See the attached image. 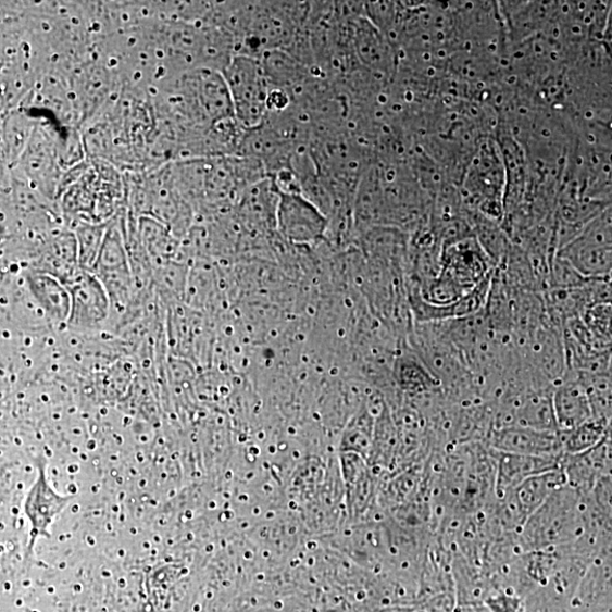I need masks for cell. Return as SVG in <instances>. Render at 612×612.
<instances>
[{
  "mask_svg": "<svg viewBox=\"0 0 612 612\" xmlns=\"http://www.w3.org/2000/svg\"><path fill=\"white\" fill-rule=\"evenodd\" d=\"M234 108V117L246 130L267 120L271 87L261 62L247 55H234L223 70Z\"/></svg>",
  "mask_w": 612,
  "mask_h": 612,
  "instance_id": "cell-1",
  "label": "cell"
},
{
  "mask_svg": "<svg viewBox=\"0 0 612 612\" xmlns=\"http://www.w3.org/2000/svg\"><path fill=\"white\" fill-rule=\"evenodd\" d=\"M576 490L569 486L557 490L523 525L524 548L542 551L570 542L576 536Z\"/></svg>",
  "mask_w": 612,
  "mask_h": 612,
  "instance_id": "cell-2",
  "label": "cell"
},
{
  "mask_svg": "<svg viewBox=\"0 0 612 612\" xmlns=\"http://www.w3.org/2000/svg\"><path fill=\"white\" fill-rule=\"evenodd\" d=\"M324 212L302 192H280L277 208V230L285 241L297 246H314L329 230Z\"/></svg>",
  "mask_w": 612,
  "mask_h": 612,
  "instance_id": "cell-3",
  "label": "cell"
},
{
  "mask_svg": "<svg viewBox=\"0 0 612 612\" xmlns=\"http://www.w3.org/2000/svg\"><path fill=\"white\" fill-rule=\"evenodd\" d=\"M566 486L567 477L563 467L527 478L501 498L503 524H508V527L524 525L557 490Z\"/></svg>",
  "mask_w": 612,
  "mask_h": 612,
  "instance_id": "cell-4",
  "label": "cell"
},
{
  "mask_svg": "<svg viewBox=\"0 0 612 612\" xmlns=\"http://www.w3.org/2000/svg\"><path fill=\"white\" fill-rule=\"evenodd\" d=\"M490 447L508 454L526 457L564 455L561 434L524 427L494 429L489 435Z\"/></svg>",
  "mask_w": 612,
  "mask_h": 612,
  "instance_id": "cell-5",
  "label": "cell"
},
{
  "mask_svg": "<svg viewBox=\"0 0 612 612\" xmlns=\"http://www.w3.org/2000/svg\"><path fill=\"white\" fill-rule=\"evenodd\" d=\"M496 451V450H495ZM496 494L499 499L513 491L527 478L562 467L564 455L526 457L496 451Z\"/></svg>",
  "mask_w": 612,
  "mask_h": 612,
  "instance_id": "cell-6",
  "label": "cell"
},
{
  "mask_svg": "<svg viewBox=\"0 0 612 612\" xmlns=\"http://www.w3.org/2000/svg\"><path fill=\"white\" fill-rule=\"evenodd\" d=\"M552 405L559 434L569 433L592 419L589 394L576 379H563L555 385Z\"/></svg>",
  "mask_w": 612,
  "mask_h": 612,
  "instance_id": "cell-7",
  "label": "cell"
},
{
  "mask_svg": "<svg viewBox=\"0 0 612 612\" xmlns=\"http://www.w3.org/2000/svg\"><path fill=\"white\" fill-rule=\"evenodd\" d=\"M93 277H84L82 282L74 284L73 307L79 323H98L105 315L108 301L105 291Z\"/></svg>",
  "mask_w": 612,
  "mask_h": 612,
  "instance_id": "cell-8",
  "label": "cell"
},
{
  "mask_svg": "<svg viewBox=\"0 0 612 612\" xmlns=\"http://www.w3.org/2000/svg\"><path fill=\"white\" fill-rule=\"evenodd\" d=\"M36 125L23 114L12 113L3 124V155L8 168H13L28 146Z\"/></svg>",
  "mask_w": 612,
  "mask_h": 612,
  "instance_id": "cell-9",
  "label": "cell"
},
{
  "mask_svg": "<svg viewBox=\"0 0 612 612\" xmlns=\"http://www.w3.org/2000/svg\"><path fill=\"white\" fill-rule=\"evenodd\" d=\"M605 425L602 420H589L579 427L561 434L564 454L577 455L588 451L603 439Z\"/></svg>",
  "mask_w": 612,
  "mask_h": 612,
  "instance_id": "cell-10",
  "label": "cell"
},
{
  "mask_svg": "<svg viewBox=\"0 0 612 612\" xmlns=\"http://www.w3.org/2000/svg\"><path fill=\"white\" fill-rule=\"evenodd\" d=\"M105 234V227L98 225L78 226L75 232V238L78 250V261L90 267L96 265L100 250L102 248Z\"/></svg>",
  "mask_w": 612,
  "mask_h": 612,
  "instance_id": "cell-11",
  "label": "cell"
},
{
  "mask_svg": "<svg viewBox=\"0 0 612 612\" xmlns=\"http://www.w3.org/2000/svg\"><path fill=\"white\" fill-rule=\"evenodd\" d=\"M33 285L38 297H42L40 301L45 303L51 313H55L58 317L64 316L70 312V298L64 288L55 280L49 277L38 276Z\"/></svg>",
  "mask_w": 612,
  "mask_h": 612,
  "instance_id": "cell-12",
  "label": "cell"
},
{
  "mask_svg": "<svg viewBox=\"0 0 612 612\" xmlns=\"http://www.w3.org/2000/svg\"><path fill=\"white\" fill-rule=\"evenodd\" d=\"M396 371L398 372L399 379L405 385L412 386V388L434 385L435 383L429 367L425 366L423 361L413 355L404 354L399 358L396 363Z\"/></svg>",
  "mask_w": 612,
  "mask_h": 612,
  "instance_id": "cell-13",
  "label": "cell"
},
{
  "mask_svg": "<svg viewBox=\"0 0 612 612\" xmlns=\"http://www.w3.org/2000/svg\"><path fill=\"white\" fill-rule=\"evenodd\" d=\"M489 612H525L524 599L511 592L496 591L485 601Z\"/></svg>",
  "mask_w": 612,
  "mask_h": 612,
  "instance_id": "cell-14",
  "label": "cell"
},
{
  "mask_svg": "<svg viewBox=\"0 0 612 612\" xmlns=\"http://www.w3.org/2000/svg\"><path fill=\"white\" fill-rule=\"evenodd\" d=\"M601 41H612V3L610 4Z\"/></svg>",
  "mask_w": 612,
  "mask_h": 612,
  "instance_id": "cell-15",
  "label": "cell"
},
{
  "mask_svg": "<svg viewBox=\"0 0 612 612\" xmlns=\"http://www.w3.org/2000/svg\"><path fill=\"white\" fill-rule=\"evenodd\" d=\"M605 57L612 62V41H601Z\"/></svg>",
  "mask_w": 612,
  "mask_h": 612,
  "instance_id": "cell-16",
  "label": "cell"
}]
</instances>
